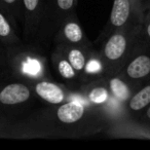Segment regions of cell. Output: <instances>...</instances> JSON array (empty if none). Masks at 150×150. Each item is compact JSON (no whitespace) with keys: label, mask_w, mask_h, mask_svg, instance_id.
I'll return each mask as SVG.
<instances>
[{"label":"cell","mask_w":150,"mask_h":150,"mask_svg":"<svg viewBox=\"0 0 150 150\" xmlns=\"http://www.w3.org/2000/svg\"><path fill=\"white\" fill-rule=\"evenodd\" d=\"M33 115L24 127L32 136L79 137L102 129L104 114L84 99H71Z\"/></svg>","instance_id":"obj_1"},{"label":"cell","mask_w":150,"mask_h":150,"mask_svg":"<svg viewBox=\"0 0 150 150\" xmlns=\"http://www.w3.org/2000/svg\"><path fill=\"white\" fill-rule=\"evenodd\" d=\"M140 40L139 23L114 31L101 44L98 52L104 68V77L116 74Z\"/></svg>","instance_id":"obj_2"},{"label":"cell","mask_w":150,"mask_h":150,"mask_svg":"<svg viewBox=\"0 0 150 150\" xmlns=\"http://www.w3.org/2000/svg\"><path fill=\"white\" fill-rule=\"evenodd\" d=\"M5 59L13 77L27 82L48 79L47 59L37 46L25 43L17 50L6 52Z\"/></svg>","instance_id":"obj_3"},{"label":"cell","mask_w":150,"mask_h":150,"mask_svg":"<svg viewBox=\"0 0 150 150\" xmlns=\"http://www.w3.org/2000/svg\"><path fill=\"white\" fill-rule=\"evenodd\" d=\"M116 74L129 83L133 92L149 82L150 46L140 39Z\"/></svg>","instance_id":"obj_4"},{"label":"cell","mask_w":150,"mask_h":150,"mask_svg":"<svg viewBox=\"0 0 150 150\" xmlns=\"http://www.w3.org/2000/svg\"><path fill=\"white\" fill-rule=\"evenodd\" d=\"M24 42L41 48L42 33L45 23L46 4L44 0H22Z\"/></svg>","instance_id":"obj_5"},{"label":"cell","mask_w":150,"mask_h":150,"mask_svg":"<svg viewBox=\"0 0 150 150\" xmlns=\"http://www.w3.org/2000/svg\"><path fill=\"white\" fill-rule=\"evenodd\" d=\"M35 97L32 86L25 80L0 83V113L4 115L7 112L22 110L31 104Z\"/></svg>","instance_id":"obj_6"},{"label":"cell","mask_w":150,"mask_h":150,"mask_svg":"<svg viewBox=\"0 0 150 150\" xmlns=\"http://www.w3.org/2000/svg\"><path fill=\"white\" fill-rule=\"evenodd\" d=\"M140 23L136 17L131 0H113L108 22L95 40L94 45H101L114 31L127 28L134 23Z\"/></svg>","instance_id":"obj_7"},{"label":"cell","mask_w":150,"mask_h":150,"mask_svg":"<svg viewBox=\"0 0 150 150\" xmlns=\"http://www.w3.org/2000/svg\"><path fill=\"white\" fill-rule=\"evenodd\" d=\"M78 0H50L46 4L45 23L42 33L41 45L54 39V34L61 27L63 21L75 13Z\"/></svg>","instance_id":"obj_8"},{"label":"cell","mask_w":150,"mask_h":150,"mask_svg":"<svg viewBox=\"0 0 150 150\" xmlns=\"http://www.w3.org/2000/svg\"><path fill=\"white\" fill-rule=\"evenodd\" d=\"M54 41L78 46L84 50H94V44L88 39L86 33L82 30V27L78 22L76 11L71 13L63 21L61 27L54 34L52 42Z\"/></svg>","instance_id":"obj_9"},{"label":"cell","mask_w":150,"mask_h":150,"mask_svg":"<svg viewBox=\"0 0 150 150\" xmlns=\"http://www.w3.org/2000/svg\"><path fill=\"white\" fill-rule=\"evenodd\" d=\"M29 83L32 86L36 97L50 105L62 104L70 100L72 95V91L66 86L57 83L50 79H39Z\"/></svg>","instance_id":"obj_10"},{"label":"cell","mask_w":150,"mask_h":150,"mask_svg":"<svg viewBox=\"0 0 150 150\" xmlns=\"http://www.w3.org/2000/svg\"><path fill=\"white\" fill-rule=\"evenodd\" d=\"M50 64L54 72L65 80L64 86H66L70 91L74 92L75 90H79L80 86L83 84L80 75L75 71L66 57L56 47L50 54Z\"/></svg>","instance_id":"obj_11"},{"label":"cell","mask_w":150,"mask_h":150,"mask_svg":"<svg viewBox=\"0 0 150 150\" xmlns=\"http://www.w3.org/2000/svg\"><path fill=\"white\" fill-rule=\"evenodd\" d=\"M78 91L79 94H81V98L92 106L101 108L108 104L110 101L111 94L105 77L82 84Z\"/></svg>","instance_id":"obj_12"},{"label":"cell","mask_w":150,"mask_h":150,"mask_svg":"<svg viewBox=\"0 0 150 150\" xmlns=\"http://www.w3.org/2000/svg\"><path fill=\"white\" fill-rule=\"evenodd\" d=\"M54 47L59 50L67 60L70 62L72 67L75 69V71L80 75L82 80V75H83L84 67H86V61H88L90 54L94 52L95 50H84V48L78 47V46L69 45V44L63 43V42L54 41ZM83 82V80H82Z\"/></svg>","instance_id":"obj_13"},{"label":"cell","mask_w":150,"mask_h":150,"mask_svg":"<svg viewBox=\"0 0 150 150\" xmlns=\"http://www.w3.org/2000/svg\"><path fill=\"white\" fill-rule=\"evenodd\" d=\"M0 43L2 45L4 54L8 52L21 47L25 44L24 40L18 34L11 21L0 11Z\"/></svg>","instance_id":"obj_14"},{"label":"cell","mask_w":150,"mask_h":150,"mask_svg":"<svg viewBox=\"0 0 150 150\" xmlns=\"http://www.w3.org/2000/svg\"><path fill=\"white\" fill-rule=\"evenodd\" d=\"M105 79L111 96L118 103H127V101L134 93L129 83L117 74L105 76Z\"/></svg>","instance_id":"obj_15"},{"label":"cell","mask_w":150,"mask_h":150,"mask_svg":"<svg viewBox=\"0 0 150 150\" xmlns=\"http://www.w3.org/2000/svg\"><path fill=\"white\" fill-rule=\"evenodd\" d=\"M127 105L131 113L143 112L150 105V82L137 88L127 101Z\"/></svg>","instance_id":"obj_16"},{"label":"cell","mask_w":150,"mask_h":150,"mask_svg":"<svg viewBox=\"0 0 150 150\" xmlns=\"http://www.w3.org/2000/svg\"><path fill=\"white\" fill-rule=\"evenodd\" d=\"M0 11L11 21L18 30L23 24V6L22 0H0Z\"/></svg>","instance_id":"obj_17"},{"label":"cell","mask_w":150,"mask_h":150,"mask_svg":"<svg viewBox=\"0 0 150 150\" xmlns=\"http://www.w3.org/2000/svg\"><path fill=\"white\" fill-rule=\"evenodd\" d=\"M139 33L141 41L150 46V0H144L139 23Z\"/></svg>","instance_id":"obj_18"},{"label":"cell","mask_w":150,"mask_h":150,"mask_svg":"<svg viewBox=\"0 0 150 150\" xmlns=\"http://www.w3.org/2000/svg\"><path fill=\"white\" fill-rule=\"evenodd\" d=\"M13 133V131L9 120L6 118V116L0 113V138L9 137Z\"/></svg>","instance_id":"obj_19"},{"label":"cell","mask_w":150,"mask_h":150,"mask_svg":"<svg viewBox=\"0 0 150 150\" xmlns=\"http://www.w3.org/2000/svg\"><path fill=\"white\" fill-rule=\"evenodd\" d=\"M132 4H133V8L134 11H135L136 17L138 18L140 22V19H141V15H142V9H143V3L144 0H131Z\"/></svg>","instance_id":"obj_20"},{"label":"cell","mask_w":150,"mask_h":150,"mask_svg":"<svg viewBox=\"0 0 150 150\" xmlns=\"http://www.w3.org/2000/svg\"><path fill=\"white\" fill-rule=\"evenodd\" d=\"M4 69L8 70V66H7L6 59H5L4 56H1V54H0V72H1L2 70H4ZM8 72H9V70H8Z\"/></svg>","instance_id":"obj_21"},{"label":"cell","mask_w":150,"mask_h":150,"mask_svg":"<svg viewBox=\"0 0 150 150\" xmlns=\"http://www.w3.org/2000/svg\"><path fill=\"white\" fill-rule=\"evenodd\" d=\"M143 121H150V105L147 108L144 110V114H143Z\"/></svg>","instance_id":"obj_22"},{"label":"cell","mask_w":150,"mask_h":150,"mask_svg":"<svg viewBox=\"0 0 150 150\" xmlns=\"http://www.w3.org/2000/svg\"><path fill=\"white\" fill-rule=\"evenodd\" d=\"M0 54H1V56H4L5 57L4 50H3V47H2V45H1V43H0Z\"/></svg>","instance_id":"obj_23"},{"label":"cell","mask_w":150,"mask_h":150,"mask_svg":"<svg viewBox=\"0 0 150 150\" xmlns=\"http://www.w3.org/2000/svg\"><path fill=\"white\" fill-rule=\"evenodd\" d=\"M44 1H45V4H47V3H48V2H50V0H44Z\"/></svg>","instance_id":"obj_24"}]
</instances>
